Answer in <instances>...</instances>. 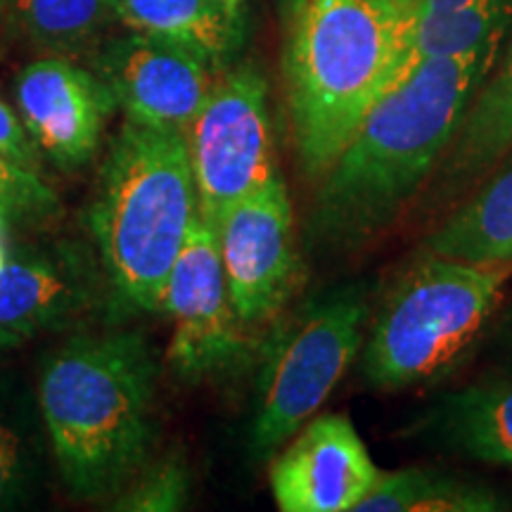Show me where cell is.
Wrapping results in <instances>:
<instances>
[{"mask_svg": "<svg viewBox=\"0 0 512 512\" xmlns=\"http://www.w3.org/2000/svg\"><path fill=\"white\" fill-rule=\"evenodd\" d=\"M498 46L418 62L382 95L323 176L313 214L318 238L358 245L401 214L451 145Z\"/></svg>", "mask_w": 512, "mask_h": 512, "instance_id": "6da1fadb", "label": "cell"}, {"mask_svg": "<svg viewBox=\"0 0 512 512\" xmlns=\"http://www.w3.org/2000/svg\"><path fill=\"white\" fill-rule=\"evenodd\" d=\"M157 366L136 332L76 335L50 356L38 403L57 470L76 498H107L145 467Z\"/></svg>", "mask_w": 512, "mask_h": 512, "instance_id": "7a4b0ae2", "label": "cell"}, {"mask_svg": "<svg viewBox=\"0 0 512 512\" xmlns=\"http://www.w3.org/2000/svg\"><path fill=\"white\" fill-rule=\"evenodd\" d=\"M406 15L394 0H302L287 38L294 147L325 176L370 110L411 72Z\"/></svg>", "mask_w": 512, "mask_h": 512, "instance_id": "3957f363", "label": "cell"}, {"mask_svg": "<svg viewBox=\"0 0 512 512\" xmlns=\"http://www.w3.org/2000/svg\"><path fill=\"white\" fill-rule=\"evenodd\" d=\"M197 216L185 131L126 121L112 140L86 223L114 297L162 311L188 230Z\"/></svg>", "mask_w": 512, "mask_h": 512, "instance_id": "277c9868", "label": "cell"}, {"mask_svg": "<svg viewBox=\"0 0 512 512\" xmlns=\"http://www.w3.org/2000/svg\"><path fill=\"white\" fill-rule=\"evenodd\" d=\"M512 264L427 256L387 299L363 354L375 387H406L451 366L494 316Z\"/></svg>", "mask_w": 512, "mask_h": 512, "instance_id": "5b68a950", "label": "cell"}, {"mask_svg": "<svg viewBox=\"0 0 512 512\" xmlns=\"http://www.w3.org/2000/svg\"><path fill=\"white\" fill-rule=\"evenodd\" d=\"M368 306L356 287L320 294L271 332L256 375L252 446L271 453L323 406L361 351Z\"/></svg>", "mask_w": 512, "mask_h": 512, "instance_id": "8992f818", "label": "cell"}, {"mask_svg": "<svg viewBox=\"0 0 512 512\" xmlns=\"http://www.w3.org/2000/svg\"><path fill=\"white\" fill-rule=\"evenodd\" d=\"M185 143L197 216L216 230L233 204L280 178L264 76L247 64L216 79L185 128Z\"/></svg>", "mask_w": 512, "mask_h": 512, "instance_id": "52a82bcc", "label": "cell"}, {"mask_svg": "<svg viewBox=\"0 0 512 512\" xmlns=\"http://www.w3.org/2000/svg\"><path fill=\"white\" fill-rule=\"evenodd\" d=\"M162 309L174 323L169 361L183 380L223 373L242 356L247 342L228 292L216 230L195 216L183 242Z\"/></svg>", "mask_w": 512, "mask_h": 512, "instance_id": "ba28073f", "label": "cell"}, {"mask_svg": "<svg viewBox=\"0 0 512 512\" xmlns=\"http://www.w3.org/2000/svg\"><path fill=\"white\" fill-rule=\"evenodd\" d=\"M216 238L240 323L259 325L275 316L297 278L294 214L283 178L233 204Z\"/></svg>", "mask_w": 512, "mask_h": 512, "instance_id": "9c48e42d", "label": "cell"}, {"mask_svg": "<svg viewBox=\"0 0 512 512\" xmlns=\"http://www.w3.org/2000/svg\"><path fill=\"white\" fill-rule=\"evenodd\" d=\"M211 64L181 43L131 31L98 50L95 74L126 121L185 131L216 81Z\"/></svg>", "mask_w": 512, "mask_h": 512, "instance_id": "30bf717a", "label": "cell"}, {"mask_svg": "<svg viewBox=\"0 0 512 512\" xmlns=\"http://www.w3.org/2000/svg\"><path fill=\"white\" fill-rule=\"evenodd\" d=\"M15 93L19 119L41 159L72 174L98 155L117 110L98 74L64 57H46L22 69Z\"/></svg>", "mask_w": 512, "mask_h": 512, "instance_id": "8fae6325", "label": "cell"}, {"mask_svg": "<svg viewBox=\"0 0 512 512\" xmlns=\"http://www.w3.org/2000/svg\"><path fill=\"white\" fill-rule=\"evenodd\" d=\"M271 491L283 512L356 510L380 470L347 415H320L271 465Z\"/></svg>", "mask_w": 512, "mask_h": 512, "instance_id": "7c38bea8", "label": "cell"}, {"mask_svg": "<svg viewBox=\"0 0 512 512\" xmlns=\"http://www.w3.org/2000/svg\"><path fill=\"white\" fill-rule=\"evenodd\" d=\"M98 297V275L76 249H24L0 266V335L12 344L72 323Z\"/></svg>", "mask_w": 512, "mask_h": 512, "instance_id": "4fadbf2b", "label": "cell"}, {"mask_svg": "<svg viewBox=\"0 0 512 512\" xmlns=\"http://www.w3.org/2000/svg\"><path fill=\"white\" fill-rule=\"evenodd\" d=\"M114 17L140 34L166 38L221 62L242 46V17L223 0H112Z\"/></svg>", "mask_w": 512, "mask_h": 512, "instance_id": "5bb4252c", "label": "cell"}, {"mask_svg": "<svg viewBox=\"0 0 512 512\" xmlns=\"http://www.w3.org/2000/svg\"><path fill=\"white\" fill-rule=\"evenodd\" d=\"M512 150V41L494 76L465 107L444 152L446 181L460 183L482 174Z\"/></svg>", "mask_w": 512, "mask_h": 512, "instance_id": "9a60e30c", "label": "cell"}, {"mask_svg": "<svg viewBox=\"0 0 512 512\" xmlns=\"http://www.w3.org/2000/svg\"><path fill=\"white\" fill-rule=\"evenodd\" d=\"M465 264H512V162L427 242Z\"/></svg>", "mask_w": 512, "mask_h": 512, "instance_id": "2e32d148", "label": "cell"}, {"mask_svg": "<svg viewBox=\"0 0 512 512\" xmlns=\"http://www.w3.org/2000/svg\"><path fill=\"white\" fill-rule=\"evenodd\" d=\"M512 19V3H484L456 12L406 17L411 67L425 60H444L501 41Z\"/></svg>", "mask_w": 512, "mask_h": 512, "instance_id": "e0dca14e", "label": "cell"}, {"mask_svg": "<svg viewBox=\"0 0 512 512\" xmlns=\"http://www.w3.org/2000/svg\"><path fill=\"white\" fill-rule=\"evenodd\" d=\"M446 432L467 456L512 467V384L456 396L446 406Z\"/></svg>", "mask_w": 512, "mask_h": 512, "instance_id": "ac0fdd59", "label": "cell"}, {"mask_svg": "<svg viewBox=\"0 0 512 512\" xmlns=\"http://www.w3.org/2000/svg\"><path fill=\"white\" fill-rule=\"evenodd\" d=\"M498 508L496 496L477 486L420 470L380 472L361 512H482Z\"/></svg>", "mask_w": 512, "mask_h": 512, "instance_id": "d6986e66", "label": "cell"}, {"mask_svg": "<svg viewBox=\"0 0 512 512\" xmlns=\"http://www.w3.org/2000/svg\"><path fill=\"white\" fill-rule=\"evenodd\" d=\"M15 10L31 38L55 50L86 46L117 19L112 0H15Z\"/></svg>", "mask_w": 512, "mask_h": 512, "instance_id": "ffe728a7", "label": "cell"}, {"mask_svg": "<svg viewBox=\"0 0 512 512\" xmlns=\"http://www.w3.org/2000/svg\"><path fill=\"white\" fill-rule=\"evenodd\" d=\"M60 211V197L36 169L0 157V219L34 223Z\"/></svg>", "mask_w": 512, "mask_h": 512, "instance_id": "44dd1931", "label": "cell"}, {"mask_svg": "<svg viewBox=\"0 0 512 512\" xmlns=\"http://www.w3.org/2000/svg\"><path fill=\"white\" fill-rule=\"evenodd\" d=\"M117 510L169 512L181 510L188 498V470L181 460L166 458L157 465H145L136 477L119 491Z\"/></svg>", "mask_w": 512, "mask_h": 512, "instance_id": "7402d4cb", "label": "cell"}, {"mask_svg": "<svg viewBox=\"0 0 512 512\" xmlns=\"http://www.w3.org/2000/svg\"><path fill=\"white\" fill-rule=\"evenodd\" d=\"M27 486V451L12 427L0 422V508L15 503Z\"/></svg>", "mask_w": 512, "mask_h": 512, "instance_id": "603a6c76", "label": "cell"}, {"mask_svg": "<svg viewBox=\"0 0 512 512\" xmlns=\"http://www.w3.org/2000/svg\"><path fill=\"white\" fill-rule=\"evenodd\" d=\"M0 157L10 159V162L27 166V169L38 171V155L34 140L29 138L27 128H24L19 112L0 98Z\"/></svg>", "mask_w": 512, "mask_h": 512, "instance_id": "cb8c5ba5", "label": "cell"}, {"mask_svg": "<svg viewBox=\"0 0 512 512\" xmlns=\"http://www.w3.org/2000/svg\"><path fill=\"white\" fill-rule=\"evenodd\" d=\"M406 17L439 15V12H456L484 3H512V0H394Z\"/></svg>", "mask_w": 512, "mask_h": 512, "instance_id": "d4e9b609", "label": "cell"}, {"mask_svg": "<svg viewBox=\"0 0 512 512\" xmlns=\"http://www.w3.org/2000/svg\"><path fill=\"white\" fill-rule=\"evenodd\" d=\"M3 223H5V219H0V266H3V261H5V245H3Z\"/></svg>", "mask_w": 512, "mask_h": 512, "instance_id": "484cf974", "label": "cell"}, {"mask_svg": "<svg viewBox=\"0 0 512 512\" xmlns=\"http://www.w3.org/2000/svg\"><path fill=\"white\" fill-rule=\"evenodd\" d=\"M12 347H15V344H12L8 337H3V335H0V354H3V351H8V349H12Z\"/></svg>", "mask_w": 512, "mask_h": 512, "instance_id": "4316f807", "label": "cell"}, {"mask_svg": "<svg viewBox=\"0 0 512 512\" xmlns=\"http://www.w3.org/2000/svg\"><path fill=\"white\" fill-rule=\"evenodd\" d=\"M223 3H226V5H228V8L238 10V8H240V3H242V0H223Z\"/></svg>", "mask_w": 512, "mask_h": 512, "instance_id": "83f0119b", "label": "cell"}]
</instances>
